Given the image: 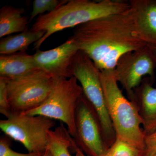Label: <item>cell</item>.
Masks as SVG:
<instances>
[{"mask_svg": "<svg viewBox=\"0 0 156 156\" xmlns=\"http://www.w3.org/2000/svg\"><path fill=\"white\" fill-rule=\"evenodd\" d=\"M70 37L100 71L114 69L122 55L147 45L138 36L131 7L78 26Z\"/></svg>", "mask_w": 156, "mask_h": 156, "instance_id": "obj_1", "label": "cell"}, {"mask_svg": "<svg viewBox=\"0 0 156 156\" xmlns=\"http://www.w3.org/2000/svg\"><path fill=\"white\" fill-rule=\"evenodd\" d=\"M129 2L122 0H70L50 13L38 17L31 30L44 31V35L34 44V50L40 49L42 44L53 34L130 9Z\"/></svg>", "mask_w": 156, "mask_h": 156, "instance_id": "obj_2", "label": "cell"}, {"mask_svg": "<svg viewBox=\"0 0 156 156\" xmlns=\"http://www.w3.org/2000/svg\"><path fill=\"white\" fill-rule=\"evenodd\" d=\"M100 80L116 138L144 152L145 135L136 102L128 100L118 86L113 70L100 71Z\"/></svg>", "mask_w": 156, "mask_h": 156, "instance_id": "obj_3", "label": "cell"}, {"mask_svg": "<svg viewBox=\"0 0 156 156\" xmlns=\"http://www.w3.org/2000/svg\"><path fill=\"white\" fill-rule=\"evenodd\" d=\"M73 76L76 78L84 95L96 113L106 149L116 140L115 133L109 115L100 80V70L88 55L79 50L71 67Z\"/></svg>", "mask_w": 156, "mask_h": 156, "instance_id": "obj_4", "label": "cell"}, {"mask_svg": "<svg viewBox=\"0 0 156 156\" xmlns=\"http://www.w3.org/2000/svg\"><path fill=\"white\" fill-rule=\"evenodd\" d=\"M76 78H60L55 80L47 99L41 106L24 114L42 115L65 124L73 137L76 133V111L78 101L83 95Z\"/></svg>", "mask_w": 156, "mask_h": 156, "instance_id": "obj_5", "label": "cell"}, {"mask_svg": "<svg viewBox=\"0 0 156 156\" xmlns=\"http://www.w3.org/2000/svg\"><path fill=\"white\" fill-rule=\"evenodd\" d=\"M5 80L11 113L23 114L37 108L44 102L55 79L40 70L24 76Z\"/></svg>", "mask_w": 156, "mask_h": 156, "instance_id": "obj_6", "label": "cell"}, {"mask_svg": "<svg viewBox=\"0 0 156 156\" xmlns=\"http://www.w3.org/2000/svg\"><path fill=\"white\" fill-rule=\"evenodd\" d=\"M54 120L42 115L11 113L0 121V128L7 136L24 146L29 153H43L48 145V132Z\"/></svg>", "mask_w": 156, "mask_h": 156, "instance_id": "obj_7", "label": "cell"}, {"mask_svg": "<svg viewBox=\"0 0 156 156\" xmlns=\"http://www.w3.org/2000/svg\"><path fill=\"white\" fill-rule=\"evenodd\" d=\"M156 69L155 56L151 47L146 45L122 55L117 62L114 73L128 98L134 101V89L139 86L144 76L149 75L151 80L154 82Z\"/></svg>", "mask_w": 156, "mask_h": 156, "instance_id": "obj_8", "label": "cell"}, {"mask_svg": "<svg viewBox=\"0 0 156 156\" xmlns=\"http://www.w3.org/2000/svg\"><path fill=\"white\" fill-rule=\"evenodd\" d=\"M76 133L74 140L91 156H100L106 148L102 137L99 120L95 110L83 95L76 111Z\"/></svg>", "mask_w": 156, "mask_h": 156, "instance_id": "obj_9", "label": "cell"}, {"mask_svg": "<svg viewBox=\"0 0 156 156\" xmlns=\"http://www.w3.org/2000/svg\"><path fill=\"white\" fill-rule=\"evenodd\" d=\"M79 49L70 37L62 44L47 51L38 49L33 55L39 67L54 79L73 76L71 67Z\"/></svg>", "mask_w": 156, "mask_h": 156, "instance_id": "obj_10", "label": "cell"}, {"mask_svg": "<svg viewBox=\"0 0 156 156\" xmlns=\"http://www.w3.org/2000/svg\"><path fill=\"white\" fill-rule=\"evenodd\" d=\"M138 36L150 47H156V0H130Z\"/></svg>", "mask_w": 156, "mask_h": 156, "instance_id": "obj_11", "label": "cell"}, {"mask_svg": "<svg viewBox=\"0 0 156 156\" xmlns=\"http://www.w3.org/2000/svg\"><path fill=\"white\" fill-rule=\"evenodd\" d=\"M152 83L150 78H143L134 91V101L138 108L145 135L156 130V88L153 87Z\"/></svg>", "mask_w": 156, "mask_h": 156, "instance_id": "obj_12", "label": "cell"}, {"mask_svg": "<svg viewBox=\"0 0 156 156\" xmlns=\"http://www.w3.org/2000/svg\"><path fill=\"white\" fill-rule=\"evenodd\" d=\"M42 70L34 59L33 55L26 52L0 56V78L5 80L28 75Z\"/></svg>", "mask_w": 156, "mask_h": 156, "instance_id": "obj_13", "label": "cell"}, {"mask_svg": "<svg viewBox=\"0 0 156 156\" xmlns=\"http://www.w3.org/2000/svg\"><path fill=\"white\" fill-rule=\"evenodd\" d=\"M48 149L53 156H84L72 137L67 128L61 122L60 125L48 132Z\"/></svg>", "mask_w": 156, "mask_h": 156, "instance_id": "obj_14", "label": "cell"}, {"mask_svg": "<svg viewBox=\"0 0 156 156\" xmlns=\"http://www.w3.org/2000/svg\"><path fill=\"white\" fill-rule=\"evenodd\" d=\"M25 13L23 8L10 5L2 8L0 10V37L28 30V19L27 16L23 15Z\"/></svg>", "mask_w": 156, "mask_h": 156, "instance_id": "obj_15", "label": "cell"}, {"mask_svg": "<svg viewBox=\"0 0 156 156\" xmlns=\"http://www.w3.org/2000/svg\"><path fill=\"white\" fill-rule=\"evenodd\" d=\"M44 34V31H35L30 30L3 38L0 41V54L1 55H10L26 52L31 44L41 40Z\"/></svg>", "mask_w": 156, "mask_h": 156, "instance_id": "obj_16", "label": "cell"}, {"mask_svg": "<svg viewBox=\"0 0 156 156\" xmlns=\"http://www.w3.org/2000/svg\"><path fill=\"white\" fill-rule=\"evenodd\" d=\"M105 153L108 156H144V152L134 146L118 138Z\"/></svg>", "mask_w": 156, "mask_h": 156, "instance_id": "obj_17", "label": "cell"}, {"mask_svg": "<svg viewBox=\"0 0 156 156\" xmlns=\"http://www.w3.org/2000/svg\"><path fill=\"white\" fill-rule=\"evenodd\" d=\"M66 1L58 0H35L33 3L32 11L31 13L29 22H30L39 15L41 16L43 15L45 12L48 13L54 11L59 6L65 2Z\"/></svg>", "mask_w": 156, "mask_h": 156, "instance_id": "obj_18", "label": "cell"}, {"mask_svg": "<svg viewBox=\"0 0 156 156\" xmlns=\"http://www.w3.org/2000/svg\"><path fill=\"white\" fill-rule=\"evenodd\" d=\"M0 112L6 117L11 114L7 83L5 79L0 78Z\"/></svg>", "mask_w": 156, "mask_h": 156, "instance_id": "obj_19", "label": "cell"}, {"mask_svg": "<svg viewBox=\"0 0 156 156\" xmlns=\"http://www.w3.org/2000/svg\"><path fill=\"white\" fill-rule=\"evenodd\" d=\"M8 140L1 138L0 140V156H41L43 153H20L11 149Z\"/></svg>", "mask_w": 156, "mask_h": 156, "instance_id": "obj_20", "label": "cell"}, {"mask_svg": "<svg viewBox=\"0 0 156 156\" xmlns=\"http://www.w3.org/2000/svg\"><path fill=\"white\" fill-rule=\"evenodd\" d=\"M144 156H156V130L145 135Z\"/></svg>", "mask_w": 156, "mask_h": 156, "instance_id": "obj_21", "label": "cell"}, {"mask_svg": "<svg viewBox=\"0 0 156 156\" xmlns=\"http://www.w3.org/2000/svg\"><path fill=\"white\" fill-rule=\"evenodd\" d=\"M41 156H53L51 152L49 150L47 149L46 151L44 152V153Z\"/></svg>", "mask_w": 156, "mask_h": 156, "instance_id": "obj_22", "label": "cell"}, {"mask_svg": "<svg viewBox=\"0 0 156 156\" xmlns=\"http://www.w3.org/2000/svg\"><path fill=\"white\" fill-rule=\"evenodd\" d=\"M151 48L156 58V47H150Z\"/></svg>", "mask_w": 156, "mask_h": 156, "instance_id": "obj_23", "label": "cell"}, {"mask_svg": "<svg viewBox=\"0 0 156 156\" xmlns=\"http://www.w3.org/2000/svg\"><path fill=\"white\" fill-rule=\"evenodd\" d=\"M100 156H108V155L107 154H106V153L104 154H103L101 155Z\"/></svg>", "mask_w": 156, "mask_h": 156, "instance_id": "obj_24", "label": "cell"}, {"mask_svg": "<svg viewBox=\"0 0 156 156\" xmlns=\"http://www.w3.org/2000/svg\"><path fill=\"white\" fill-rule=\"evenodd\" d=\"M86 156V155H85V156Z\"/></svg>", "mask_w": 156, "mask_h": 156, "instance_id": "obj_25", "label": "cell"}]
</instances>
